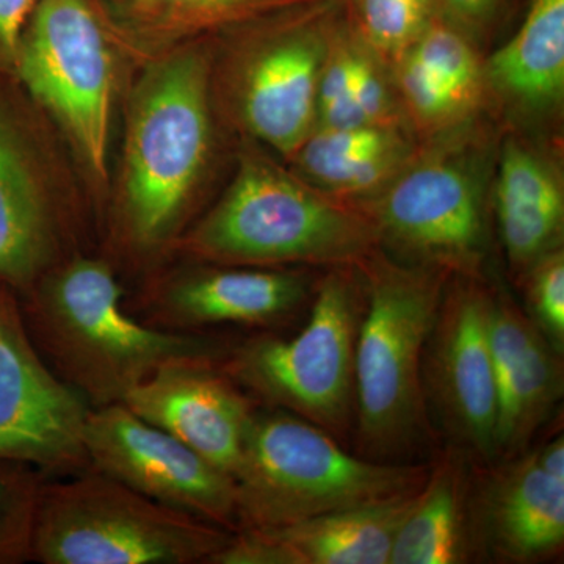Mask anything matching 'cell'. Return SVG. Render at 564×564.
Returning <instances> with one entry per match:
<instances>
[{"label": "cell", "instance_id": "obj_1", "mask_svg": "<svg viewBox=\"0 0 564 564\" xmlns=\"http://www.w3.org/2000/svg\"><path fill=\"white\" fill-rule=\"evenodd\" d=\"M214 36L144 62L122 98V144L104 212L102 254L148 274L199 217L217 154Z\"/></svg>", "mask_w": 564, "mask_h": 564}, {"label": "cell", "instance_id": "obj_2", "mask_svg": "<svg viewBox=\"0 0 564 564\" xmlns=\"http://www.w3.org/2000/svg\"><path fill=\"white\" fill-rule=\"evenodd\" d=\"M118 273L102 252L82 251L18 296L36 350L91 410L124 402L165 364L228 350L207 334L165 332L137 318Z\"/></svg>", "mask_w": 564, "mask_h": 564}, {"label": "cell", "instance_id": "obj_3", "mask_svg": "<svg viewBox=\"0 0 564 564\" xmlns=\"http://www.w3.org/2000/svg\"><path fill=\"white\" fill-rule=\"evenodd\" d=\"M378 240L372 218L248 147L231 184L182 234L172 259L261 269L351 267L369 261Z\"/></svg>", "mask_w": 564, "mask_h": 564}, {"label": "cell", "instance_id": "obj_4", "mask_svg": "<svg viewBox=\"0 0 564 564\" xmlns=\"http://www.w3.org/2000/svg\"><path fill=\"white\" fill-rule=\"evenodd\" d=\"M137 69L99 0H39L21 33L14 79L61 135L101 225L115 113Z\"/></svg>", "mask_w": 564, "mask_h": 564}, {"label": "cell", "instance_id": "obj_5", "mask_svg": "<svg viewBox=\"0 0 564 564\" xmlns=\"http://www.w3.org/2000/svg\"><path fill=\"white\" fill-rule=\"evenodd\" d=\"M101 234L68 150L20 82L0 70V285L22 295Z\"/></svg>", "mask_w": 564, "mask_h": 564}, {"label": "cell", "instance_id": "obj_6", "mask_svg": "<svg viewBox=\"0 0 564 564\" xmlns=\"http://www.w3.org/2000/svg\"><path fill=\"white\" fill-rule=\"evenodd\" d=\"M426 475L415 464L347 454L321 426L259 404L234 477L239 530L295 524L383 502L417 491Z\"/></svg>", "mask_w": 564, "mask_h": 564}, {"label": "cell", "instance_id": "obj_7", "mask_svg": "<svg viewBox=\"0 0 564 564\" xmlns=\"http://www.w3.org/2000/svg\"><path fill=\"white\" fill-rule=\"evenodd\" d=\"M333 13L332 2L314 0L214 36L210 90L218 121L292 158L317 120Z\"/></svg>", "mask_w": 564, "mask_h": 564}, {"label": "cell", "instance_id": "obj_8", "mask_svg": "<svg viewBox=\"0 0 564 564\" xmlns=\"http://www.w3.org/2000/svg\"><path fill=\"white\" fill-rule=\"evenodd\" d=\"M372 258L362 263L367 310L356 339L355 417L366 458L395 462L429 433L423 356L443 302V276Z\"/></svg>", "mask_w": 564, "mask_h": 564}, {"label": "cell", "instance_id": "obj_9", "mask_svg": "<svg viewBox=\"0 0 564 564\" xmlns=\"http://www.w3.org/2000/svg\"><path fill=\"white\" fill-rule=\"evenodd\" d=\"M232 532L152 500L99 470L47 478L32 562L207 564Z\"/></svg>", "mask_w": 564, "mask_h": 564}, {"label": "cell", "instance_id": "obj_10", "mask_svg": "<svg viewBox=\"0 0 564 564\" xmlns=\"http://www.w3.org/2000/svg\"><path fill=\"white\" fill-rule=\"evenodd\" d=\"M344 267L318 285L310 321L293 337H250L220 366L263 406L278 408L337 436L355 415V350L364 303Z\"/></svg>", "mask_w": 564, "mask_h": 564}, {"label": "cell", "instance_id": "obj_11", "mask_svg": "<svg viewBox=\"0 0 564 564\" xmlns=\"http://www.w3.org/2000/svg\"><path fill=\"white\" fill-rule=\"evenodd\" d=\"M90 404L36 350L17 293L0 285V459L47 477L91 469L84 444Z\"/></svg>", "mask_w": 564, "mask_h": 564}, {"label": "cell", "instance_id": "obj_12", "mask_svg": "<svg viewBox=\"0 0 564 564\" xmlns=\"http://www.w3.org/2000/svg\"><path fill=\"white\" fill-rule=\"evenodd\" d=\"M84 444L91 469L228 532L239 530L232 475L124 403L90 410Z\"/></svg>", "mask_w": 564, "mask_h": 564}, {"label": "cell", "instance_id": "obj_13", "mask_svg": "<svg viewBox=\"0 0 564 564\" xmlns=\"http://www.w3.org/2000/svg\"><path fill=\"white\" fill-rule=\"evenodd\" d=\"M310 295L306 274L289 269L217 265L184 261L147 274L133 315L182 334H204L217 326L267 328L285 321Z\"/></svg>", "mask_w": 564, "mask_h": 564}, {"label": "cell", "instance_id": "obj_14", "mask_svg": "<svg viewBox=\"0 0 564 564\" xmlns=\"http://www.w3.org/2000/svg\"><path fill=\"white\" fill-rule=\"evenodd\" d=\"M491 293L473 281L443 296L423 356V391L458 447L497 458V383L488 343Z\"/></svg>", "mask_w": 564, "mask_h": 564}, {"label": "cell", "instance_id": "obj_15", "mask_svg": "<svg viewBox=\"0 0 564 564\" xmlns=\"http://www.w3.org/2000/svg\"><path fill=\"white\" fill-rule=\"evenodd\" d=\"M372 220L380 239L432 265L470 274L484 254V187L458 159L440 155L404 172Z\"/></svg>", "mask_w": 564, "mask_h": 564}, {"label": "cell", "instance_id": "obj_16", "mask_svg": "<svg viewBox=\"0 0 564 564\" xmlns=\"http://www.w3.org/2000/svg\"><path fill=\"white\" fill-rule=\"evenodd\" d=\"M220 359L195 356L165 364L122 403L236 477L259 403L221 369Z\"/></svg>", "mask_w": 564, "mask_h": 564}, {"label": "cell", "instance_id": "obj_17", "mask_svg": "<svg viewBox=\"0 0 564 564\" xmlns=\"http://www.w3.org/2000/svg\"><path fill=\"white\" fill-rule=\"evenodd\" d=\"M417 491L295 524L239 530L209 564H389Z\"/></svg>", "mask_w": 564, "mask_h": 564}, {"label": "cell", "instance_id": "obj_18", "mask_svg": "<svg viewBox=\"0 0 564 564\" xmlns=\"http://www.w3.org/2000/svg\"><path fill=\"white\" fill-rule=\"evenodd\" d=\"M488 343L497 383L496 452L513 456L562 399V352L505 296L491 295Z\"/></svg>", "mask_w": 564, "mask_h": 564}, {"label": "cell", "instance_id": "obj_19", "mask_svg": "<svg viewBox=\"0 0 564 564\" xmlns=\"http://www.w3.org/2000/svg\"><path fill=\"white\" fill-rule=\"evenodd\" d=\"M489 549L505 562L533 563L564 543V478L530 454L494 478L481 502Z\"/></svg>", "mask_w": 564, "mask_h": 564}, {"label": "cell", "instance_id": "obj_20", "mask_svg": "<svg viewBox=\"0 0 564 564\" xmlns=\"http://www.w3.org/2000/svg\"><path fill=\"white\" fill-rule=\"evenodd\" d=\"M314 0H99L137 68L163 52L212 39Z\"/></svg>", "mask_w": 564, "mask_h": 564}, {"label": "cell", "instance_id": "obj_21", "mask_svg": "<svg viewBox=\"0 0 564 564\" xmlns=\"http://www.w3.org/2000/svg\"><path fill=\"white\" fill-rule=\"evenodd\" d=\"M470 497L462 456L426 475L393 541L389 564H456L470 558Z\"/></svg>", "mask_w": 564, "mask_h": 564}, {"label": "cell", "instance_id": "obj_22", "mask_svg": "<svg viewBox=\"0 0 564 564\" xmlns=\"http://www.w3.org/2000/svg\"><path fill=\"white\" fill-rule=\"evenodd\" d=\"M489 80L519 109L543 111L564 91V0H532L513 39L492 55Z\"/></svg>", "mask_w": 564, "mask_h": 564}, {"label": "cell", "instance_id": "obj_23", "mask_svg": "<svg viewBox=\"0 0 564 564\" xmlns=\"http://www.w3.org/2000/svg\"><path fill=\"white\" fill-rule=\"evenodd\" d=\"M292 158L315 187L348 195L383 184L402 162V147L388 128H321Z\"/></svg>", "mask_w": 564, "mask_h": 564}, {"label": "cell", "instance_id": "obj_24", "mask_svg": "<svg viewBox=\"0 0 564 564\" xmlns=\"http://www.w3.org/2000/svg\"><path fill=\"white\" fill-rule=\"evenodd\" d=\"M47 475L0 459V564L32 562L33 534Z\"/></svg>", "mask_w": 564, "mask_h": 564}, {"label": "cell", "instance_id": "obj_25", "mask_svg": "<svg viewBox=\"0 0 564 564\" xmlns=\"http://www.w3.org/2000/svg\"><path fill=\"white\" fill-rule=\"evenodd\" d=\"M408 51L443 80L464 106L474 101L481 82L480 63L462 31L434 13Z\"/></svg>", "mask_w": 564, "mask_h": 564}, {"label": "cell", "instance_id": "obj_26", "mask_svg": "<svg viewBox=\"0 0 564 564\" xmlns=\"http://www.w3.org/2000/svg\"><path fill=\"white\" fill-rule=\"evenodd\" d=\"M500 234L511 265L527 272L547 252L558 250L564 204L497 207Z\"/></svg>", "mask_w": 564, "mask_h": 564}, {"label": "cell", "instance_id": "obj_27", "mask_svg": "<svg viewBox=\"0 0 564 564\" xmlns=\"http://www.w3.org/2000/svg\"><path fill=\"white\" fill-rule=\"evenodd\" d=\"M356 7L367 41L389 55L410 50L436 13L433 0H358Z\"/></svg>", "mask_w": 564, "mask_h": 564}, {"label": "cell", "instance_id": "obj_28", "mask_svg": "<svg viewBox=\"0 0 564 564\" xmlns=\"http://www.w3.org/2000/svg\"><path fill=\"white\" fill-rule=\"evenodd\" d=\"M497 207L525 204H564L554 172L543 159L519 143H508L500 161Z\"/></svg>", "mask_w": 564, "mask_h": 564}, {"label": "cell", "instance_id": "obj_29", "mask_svg": "<svg viewBox=\"0 0 564 564\" xmlns=\"http://www.w3.org/2000/svg\"><path fill=\"white\" fill-rule=\"evenodd\" d=\"M530 321L556 351L564 348V256L554 250L527 270Z\"/></svg>", "mask_w": 564, "mask_h": 564}, {"label": "cell", "instance_id": "obj_30", "mask_svg": "<svg viewBox=\"0 0 564 564\" xmlns=\"http://www.w3.org/2000/svg\"><path fill=\"white\" fill-rule=\"evenodd\" d=\"M400 87L414 117L423 124H443L466 107L410 51L400 68Z\"/></svg>", "mask_w": 564, "mask_h": 564}, {"label": "cell", "instance_id": "obj_31", "mask_svg": "<svg viewBox=\"0 0 564 564\" xmlns=\"http://www.w3.org/2000/svg\"><path fill=\"white\" fill-rule=\"evenodd\" d=\"M351 96L358 104L367 122L373 128H386L391 111V99L386 90L380 73L369 58L356 50L355 68H352Z\"/></svg>", "mask_w": 564, "mask_h": 564}, {"label": "cell", "instance_id": "obj_32", "mask_svg": "<svg viewBox=\"0 0 564 564\" xmlns=\"http://www.w3.org/2000/svg\"><path fill=\"white\" fill-rule=\"evenodd\" d=\"M39 0H0V70L17 76L18 47Z\"/></svg>", "mask_w": 564, "mask_h": 564}, {"label": "cell", "instance_id": "obj_33", "mask_svg": "<svg viewBox=\"0 0 564 564\" xmlns=\"http://www.w3.org/2000/svg\"><path fill=\"white\" fill-rule=\"evenodd\" d=\"M434 10L463 33H480L496 18L500 0H433Z\"/></svg>", "mask_w": 564, "mask_h": 564}, {"label": "cell", "instance_id": "obj_34", "mask_svg": "<svg viewBox=\"0 0 564 564\" xmlns=\"http://www.w3.org/2000/svg\"><path fill=\"white\" fill-rule=\"evenodd\" d=\"M343 2H352L356 6V2H358V0H343Z\"/></svg>", "mask_w": 564, "mask_h": 564}]
</instances>
